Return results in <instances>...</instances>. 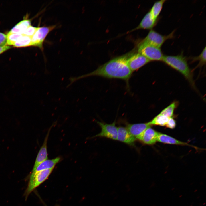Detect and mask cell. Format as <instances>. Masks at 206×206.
Masks as SVG:
<instances>
[{"mask_svg": "<svg viewBox=\"0 0 206 206\" xmlns=\"http://www.w3.org/2000/svg\"><path fill=\"white\" fill-rule=\"evenodd\" d=\"M157 21V20L153 18L149 11L145 15L138 25L132 31L140 29H151L155 25Z\"/></svg>", "mask_w": 206, "mask_h": 206, "instance_id": "13", "label": "cell"}, {"mask_svg": "<svg viewBox=\"0 0 206 206\" xmlns=\"http://www.w3.org/2000/svg\"><path fill=\"white\" fill-rule=\"evenodd\" d=\"M11 47L7 44L0 46V54L11 48Z\"/></svg>", "mask_w": 206, "mask_h": 206, "instance_id": "26", "label": "cell"}, {"mask_svg": "<svg viewBox=\"0 0 206 206\" xmlns=\"http://www.w3.org/2000/svg\"><path fill=\"white\" fill-rule=\"evenodd\" d=\"M53 169H47L34 174H31L27 187L24 194L26 199L33 191L48 179Z\"/></svg>", "mask_w": 206, "mask_h": 206, "instance_id": "4", "label": "cell"}, {"mask_svg": "<svg viewBox=\"0 0 206 206\" xmlns=\"http://www.w3.org/2000/svg\"><path fill=\"white\" fill-rule=\"evenodd\" d=\"M157 141L165 144H175L181 145H187L191 146L195 148V147L187 143L181 142L179 140L165 134L159 132L157 138Z\"/></svg>", "mask_w": 206, "mask_h": 206, "instance_id": "15", "label": "cell"}, {"mask_svg": "<svg viewBox=\"0 0 206 206\" xmlns=\"http://www.w3.org/2000/svg\"><path fill=\"white\" fill-rule=\"evenodd\" d=\"M131 52L115 58L99 67L93 72L78 77L69 78L70 86L77 80L91 76H98L109 78L128 81L132 72L127 65V60Z\"/></svg>", "mask_w": 206, "mask_h": 206, "instance_id": "1", "label": "cell"}, {"mask_svg": "<svg viewBox=\"0 0 206 206\" xmlns=\"http://www.w3.org/2000/svg\"><path fill=\"white\" fill-rule=\"evenodd\" d=\"M31 37L24 35L17 40L13 46L16 47H22L31 46Z\"/></svg>", "mask_w": 206, "mask_h": 206, "instance_id": "18", "label": "cell"}, {"mask_svg": "<svg viewBox=\"0 0 206 206\" xmlns=\"http://www.w3.org/2000/svg\"><path fill=\"white\" fill-rule=\"evenodd\" d=\"M136 139L129 132L126 127H118L117 140L130 145H133Z\"/></svg>", "mask_w": 206, "mask_h": 206, "instance_id": "11", "label": "cell"}, {"mask_svg": "<svg viewBox=\"0 0 206 206\" xmlns=\"http://www.w3.org/2000/svg\"><path fill=\"white\" fill-rule=\"evenodd\" d=\"M174 33V31L168 35H163L151 30L142 41L160 48L166 40L173 37Z\"/></svg>", "mask_w": 206, "mask_h": 206, "instance_id": "6", "label": "cell"}, {"mask_svg": "<svg viewBox=\"0 0 206 206\" xmlns=\"http://www.w3.org/2000/svg\"><path fill=\"white\" fill-rule=\"evenodd\" d=\"M182 196V195H180L179 196V197L180 198Z\"/></svg>", "mask_w": 206, "mask_h": 206, "instance_id": "28", "label": "cell"}, {"mask_svg": "<svg viewBox=\"0 0 206 206\" xmlns=\"http://www.w3.org/2000/svg\"><path fill=\"white\" fill-rule=\"evenodd\" d=\"M206 47L203 49L201 53L198 56L191 58L192 62L199 61V63L196 68L201 67L206 63Z\"/></svg>", "mask_w": 206, "mask_h": 206, "instance_id": "22", "label": "cell"}, {"mask_svg": "<svg viewBox=\"0 0 206 206\" xmlns=\"http://www.w3.org/2000/svg\"><path fill=\"white\" fill-rule=\"evenodd\" d=\"M31 21L29 19H25L20 21L13 27L10 32L22 34L29 26L31 25Z\"/></svg>", "mask_w": 206, "mask_h": 206, "instance_id": "16", "label": "cell"}, {"mask_svg": "<svg viewBox=\"0 0 206 206\" xmlns=\"http://www.w3.org/2000/svg\"><path fill=\"white\" fill-rule=\"evenodd\" d=\"M23 35L8 32L6 35V44L9 46H13L15 43Z\"/></svg>", "mask_w": 206, "mask_h": 206, "instance_id": "21", "label": "cell"}, {"mask_svg": "<svg viewBox=\"0 0 206 206\" xmlns=\"http://www.w3.org/2000/svg\"><path fill=\"white\" fill-rule=\"evenodd\" d=\"M49 128L47 134L43 144L41 148L37 154L33 169L35 168L40 164L47 160L48 154L47 150V142L51 128Z\"/></svg>", "mask_w": 206, "mask_h": 206, "instance_id": "12", "label": "cell"}, {"mask_svg": "<svg viewBox=\"0 0 206 206\" xmlns=\"http://www.w3.org/2000/svg\"><path fill=\"white\" fill-rule=\"evenodd\" d=\"M178 105V103L177 102H173L163 109L160 114L169 118L172 117L173 115L174 110Z\"/></svg>", "mask_w": 206, "mask_h": 206, "instance_id": "20", "label": "cell"}, {"mask_svg": "<svg viewBox=\"0 0 206 206\" xmlns=\"http://www.w3.org/2000/svg\"><path fill=\"white\" fill-rule=\"evenodd\" d=\"M6 35L0 32V46L6 45Z\"/></svg>", "mask_w": 206, "mask_h": 206, "instance_id": "25", "label": "cell"}, {"mask_svg": "<svg viewBox=\"0 0 206 206\" xmlns=\"http://www.w3.org/2000/svg\"><path fill=\"white\" fill-rule=\"evenodd\" d=\"M158 133L150 127H149L144 131L139 140L146 144H154L157 141Z\"/></svg>", "mask_w": 206, "mask_h": 206, "instance_id": "10", "label": "cell"}, {"mask_svg": "<svg viewBox=\"0 0 206 206\" xmlns=\"http://www.w3.org/2000/svg\"><path fill=\"white\" fill-rule=\"evenodd\" d=\"M197 191V189L195 190L194 191V192H195L196 191Z\"/></svg>", "mask_w": 206, "mask_h": 206, "instance_id": "27", "label": "cell"}, {"mask_svg": "<svg viewBox=\"0 0 206 206\" xmlns=\"http://www.w3.org/2000/svg\"><path fill=\"white\" fill-rule=\"evenodd\" d=\"M176 126V122L175 120L172 117L169 118L166 126L169 128L173 129Z\"/></svg>", "mask_w": 206, "mask_h": 206, "instance_id": "24", "label": "cell"}, {"mask_svg": "<svg viewBox=\"0 0 206 206\" xmlns=\"http://www.w3.org/2000/svg\"><path fill=\"white\" fill-rule=\"evenodd\" d=\"M169 118L159 114L149 122V123L151 125H153L162 126H166Z\"/></svg>", "mask_w": 206, "mask_h": 206, "instance_id": "19", "label": "cell"}, {"mask_svg": "<svg viewBox=\"0 0 206 206\" xmlns=\"http://www.w3.org/2000/svg\"><path fill=\"white\" fill-rule=\"evenodd\" d=\"M150 61L145 56L138 52H131L127 60L128 67L132 72L136 70Z\"/></svg>", "mask_w": 206, "mask_h": 206, "instance_id": "8", "label": "cell"}, {"mask_svg": "<svg viewBox=\"0 0 206 206\" xmlns=\"http://www.w3.org/2000/svg\"><path fill=\"white\" fill-rule=\"evenodd\" d=\"M138 52L150 61H162L164 55L160 48L142 41L138 47Z\"/></svg>", "mask_w": 206, "mask_h": 206, "instance_id": "3", "label": "cell"}, {"mask_svg": "<svg viewBox=\"0 0 206 206\" xmlns=\"http://www.w3.org/2000/svg\"><path fill=\"white\" fill-rule=\"evenodd\" d=\"M38 28V27H36L31 25L26 29L22 35L31 37L34 35Z\"/></svg>", "mask_w": 206, "mask_h": 206, "instance_id": "23", "label": "cell"}, {"mask_svg": "<svg viewBox=\"0 0 206 206\" xmlns=\"http://www.w3.org/2000/svg\"><path fill=\"white\" fill-rule=\"evenodd\" d=\"M101 128V132L94 137H104L113 140H117L118 127L116 125V122L111 124L97 122Z\"/></svg>", "mask_w": 206, "mask_h": 206, "instance_id": "7", "label": "cell"}, {"mask_svg": "<svg viewBox=\"0 0 206 206\" xmlns=\"http://www.w3.org/2000/svg\"><path fill=\"white\" fill-rule=\"evenodd\" d=\"M162 61L181 73L194 87L192 71L188 65L186 58L182 54L176 56L164 55Z\"/></svg>", "mask_w": 206, "mask_h": 206, "instance_id": "2", "label": "cell"}, {"mask_svg": "<svg viewBox=\"0 0 206 206\" xmlns=\"http://www.w3.org/2000/svg\"><path fill=\"white\" fill-rule=\"evenodd\" d=\"M165 0H161L157 1L154 3L150 12L153 18L157 20L162 9L163 5Z\"/></svg>", "mask_w": 206, "mask_h": 206, "instance_id": "17", "label": "cell"}, {"mask_svg": "<svg viewBox=\"0 0 206 206\" xmlns=\"http://www.w3.org/2000/svg\"><path fill=\"white\" fill-rule=\"evenodd\" d=\"M151 126L149 122L145 123L129 124L126 127L130 134L139 140L144 131Z\"/></svg>", "mask_w": 206, "mask_h": 206, "instance_id": "9", "label": "cell"}, {"mask_svg": "<svg viewBox=\"0 0 206 206\" xmlns=\"http://www.w3.org/2000/svg\"><path fill=\"white\" fill-rule=\"evenodd\" d=\"M60 160V158L59 157L52 159H47L40 164L35 168L33 169L31 174H34L45 170L53 169Z\"/></svg>", "mask_w": 206, "mask_h": 206, "instance_id": "14", "label": "cell"}, {"mask_svg": "<svg viewBox=\"0 0 206 206\" xmlns=\"http://www.w3.org/2000/svg\"><path fill=\"white\" fill-rule=\"evenodd\" d=\"M56 25L38 27L37 31L31 37V46L37 47L43 50V44L48 33L56 27Z\"/></svg>", "mask_w": 206, "mask_h": 206, "instance_id": "5", "label": "cell"}]
</instances>
